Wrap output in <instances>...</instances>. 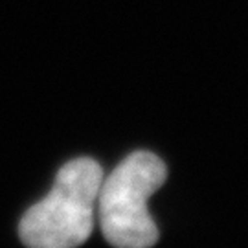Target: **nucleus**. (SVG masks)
Masks as SVG:
<instances>
[{
  "label": "nucleus",
  "mask_w": 248,
  "mask_h": 248,
  "mask_svg": "<svg viewBox=\"0 0 248 248\" xmlns=\"http://www.w3.org/2000/svg\"><path fill=\"white\" fill-rule=\"evenodd\" d=\"M103 171L92 158L64 164L46 199L33 204L18 224L22 243L33 248H72L94 230V206Z\"/></svg>",
  "instance_id": "obj_1"
},
{
  "label": "nucleus",
  "mask_w": 248,
  "mask_h": 248,
  "mask_svg": "<svg viewBox=\"0 0 248 248\" xmlns=\"http://www.w3.org/2000/svg\"><path fill=\"white\" fill-rule=\"evenodd\" d=\"M168 178L166 164L149 151H134L101 182L99 224L105 239L120 248H145L158 241L147 199Z\"/></svg>",
  "instance_id": "obj_2"
}]
</instances>
